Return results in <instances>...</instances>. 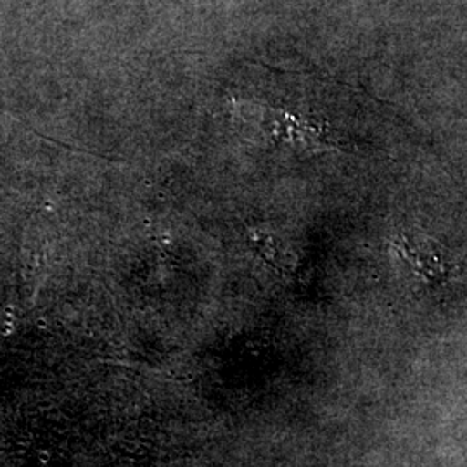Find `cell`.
I'll return each mask as SVG.
<instances>
[{
  "label": "cell",
  "mask_w": 467,
  "mask_h": 467,
  "mask_svg": "<svg viewBox=\"0 0 467 467\" xmlns=\"http://www.w3.org/2000/svg\"><path fill=\"white\" fill-rule=\"evenodd\" d=\"M0 113H4V115H9V113H7V111H5V109H2V108H0ZM9 117H11V115H9ZM11 118H15V117H11ZM15 119H16V118H15Z\"/></svg>",
  "instance_id": "2"
},
{
  "label": "cell",
  "mask_w": 467,
  "mask_h": 467,
  "mask_svg": "<svg viewBox=\"0 0 467 467\" xmlns=\"http://www.w3.org/2000/svg\"><path fill=\"white\" fill-rule=\"evenodd\" d=\"M393 254L403 262L410 272L428 283H438L451 275L455 264L445 248L428 235L403 233L389 243Z\"/></svg>",
  "instance_id": "1"
}]
</instances>
